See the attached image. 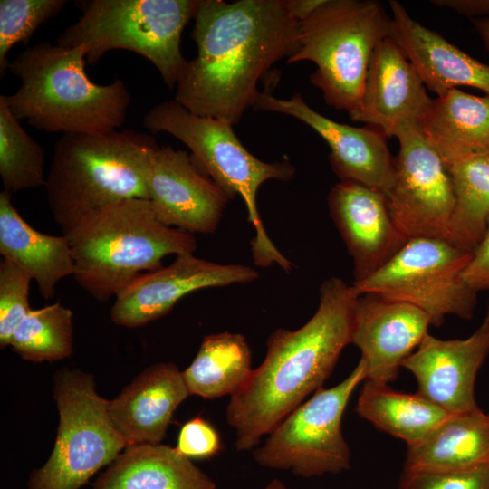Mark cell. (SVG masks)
<instances>
[{
    "label": "cell",
    "instance_id": "ba28073f",
    "mask_svg": "<svg viewBox=\"0 0 489 489\" xmlns=\"http://www.w3.org/2000/svg\"><path fill=\"white\" fill-rule=\"evenodd\" d=\"M75 5L82 14L61 34L59 45L82 46L90 64L111 50L134 52L157 68L169 89L177 86L187 63L181 34L197 0H84Z\"/></svg>",
    "mask_w": 489,
    "mask_h": 489
},
{
    "label": "cell",
    "instance_id": "4316f807",
    "mask_svg": "<svg viewBox=\"0 0 489 489\" xmlns=\"http://www.w3.org/2000/svg\"><path fill=\"white\" fill-rule=\"evenodd\" d=\"M251 364L245 338L225 331L205 337L183 377L190 395L209 399L233 396L248 380Z\"/></svg>",
    "mask_w": 489,
    "mask_h": 489
},
{
    "label": "cell",
    "instance_id": "44dd1931",
    "mask_svg": "<svg viewBox=\"0 0 489 489\" xmlns=\"http://www.w3.org/2000/svg\"><path fill=\"white\" fill-rule=\"evenodd\" d=\"M389 36L413 64L424 85L437 97L456 86L489 96V64L471 57L442 35L414 20L398 1H389Z\"/></svg>",
    "mask_w": 489,
    "mask_h": 489
},
{
    "label": "cell",
    "instance_id": "cb8c5ba5",
    "mask_svg": "<svg viewBox=\"0 0 489 489\" xmlns=\"http://www.w3.org/2000/svg\"><path fill=\"white\" fill-rule=\"evenodd\" d=\"M92 489H216L215 483L176 447H126Z\"/></svg>",
    "mask_w": 489,
    "mask_h": 489
},
{
    "label": "cell",
    "instance_id": "30bf717a",
    "mask_svg": "<svg viewBox=\"0 0 489 489\" xmlns=\"http://www.w3.org/2000/svg\"><path fill=\"white\" fill-rule=\"evenodd\" d=\"M471 255L446 240L409 238L388 263L352 288L358 295L374 293L414 305L434 326H441L447 315L470 320L477 292L463 272Z\"/></svg>",
    "mask_w": 489,
    "mask_h": 489
},
{
    "label": "cell",
    "instance_id": "5bb4252c",
    "mask_svg": "<svg viewBox=\"0 0 489 489\" xmlns=\"http://www.w3.org/2000/svg\"><path fill=\"white\" fill-rule=\"evenodd\" d=\"M250 266L221 264L194 254L177 255L168 266L143 273L116 297L111 321L136 328L166 315L184 296L197 290L250 283L257 279Z\"/></svg>",
    "mask_w": 489,
    "mask_h": 489
},
{
    "label": "cell",
    "instance_id": "603a6c76",
    "mask_svg": "<svg viewBox=\"0 0 489 489\" xmlns=\"http://www.w3.org/2000/svg\"><path fill=\"white\" fill-rule=\"evenodd\" d=\"M420 127L447 168L466 157L489 152V96L451 89L433 100Z\"/></svg>",
    "mask_w": 489,
    "mask_h": 489
},
{
    "label": "cell",
    "instance_id": "83f0119b",
    "mask_svg": "<svg viewBox=\"0 0 489 489\" xmlns=\"http://www.w3.org/2000/svg\"><path fill=\"white\" fill-rule=\"evenodd\" d=\"M448 169L455 197L451 243L472 253L486 231L489 217V152L462 158Z\"/></svg>",
    "mask_w": 489,
    "mask_h": 489
},
{
    "label": "cell",
    "instance_id": "5b68a950",
    "mask_svg": "<svg viewBox=\"0 0 489 489\" xmlns=\"http://www.w3.org/2000/svg\"><path fill=\"white\" fill-rule=\"evenodd\" d=\"M157 147L133 129L62 135L44 185L55 222L62 227L125 199L149 200L146 171Z\"/></svg>",
    "mask_w": 489,
    "mask_h": 489
},
{
    "label": "cell",
    "instance_id": "3957f363",
    "mask_svg": "<svg viewBox=\"0 0 489 489\" xmlns=\"http://www.w3.org/2000/svg\"><path fill=\"white\" fill-rule=\"evenodd\" d=\"M86 62L82 46L44 41L23 51L8 66L21 81L15 92L5 95L13 114L37 129L62 135L120 128L130 104L125 83L93 82Z\"/></svg>",
    "mask_w": 489,
    "mask_h": 489
},
{
    "label": "cell",
    "instance_id": "4fadbf2b",
    "mask_svg": "<svg viewBox=\"0 0 489 489\" xmlns=\"http://www.w3.org/2000/svg\"><path fill=\"white\" fill-rule=\"evenodd\" d=\"M146 187L157 218L190 234L215 232L231 199L191 155L171 146L151 153Z\"/></svg>",
    "mask_w": 489,
    "mask_h": 489
},
{
    "label": "cell",
    "instance_id": "4dcf8cb0",
    "mask_svg": "<svg viewBox=\"0 0 489 489\" xmlns=\"http://www.w3.org/2000/svg\"><path fill=\"white\" fill-rule=\"evenodd\" d=\"M66 0H1L0 1V76L8 71L7 55L19 43H26L34 32L56 16Z\"/></svg>",
    "mask_w": 489,
    "mask_h": 489
},
{
    "label": "cell",
    "instance_id": "7c38bea8",
    "mask_svg": "<svg viewBox=\"0 0 489 489\" xmlns=\"http://www.w3.org/2000/svg\"><path fill=\"white\" fill-rule=\"evenodd\" d=\"M396 137L399 152L394 158V184L386 197L395 224L408 239L428 237L451 243L455 197L447 166L420 125H406Z\"/></svg>",
    "mask_w": 489,
    "mask_h": 489
},
{
    "label": "cell",
    "instance_id": "f1b7e54d",
    "mask_svg": "<svg viewBox=\"0 0 489 489\" xmlns=\"http://www.w3.org/2000/svg\"><path fill=\"white\" fill-rule=\"evenodd\" d=\"M43 147L20 125L5 95H0V176L10 194L44 187Z\"/></svg>",
    "mask_w": 489,
    "mask_h": 489
},
{
    "label": "cell",
    "instance_id": "ac0fdd59",
    "mask_svg": "<svg viewBox=\"0 0 489 489\" xmlns=\"http://www.w3.org/2000/svg\"><path fill=\"white\" fill-rule=\"evenodd\" d=\"M328 205L353 261V283L377 272L408 240L395 224L386 196L376 189L340 181L331 187Z\"/></svg>",
    "mask_w": 489,
    "mask_h": 489
},
{
    "label": "cell",
    "instance_id": "8992f818",
    "mask_svg": "<svg viewBox=\"0 0 489 489\" xmlns=\"http://www.w3.org/2000/svg\"><path fill=\"white\" fill-rule=\"evenodd\" d=\"M391 17L373 0H324L299 21L287 63L316 65L311 82L326 103L350 117L360 108L366 76L378 43L389 36Z\"/></svg>",
    "mask_w": 489,
    "mask_h": 489
},
{
    "label": "cell",
    "instance_id": "d4e9b609",
    "mask_svg": "<svg viewBox=\"0 0 489 489\" xmlns=\"http://www.w3.org/2000/svg\"><path fill=\"white\" fill-rule=\"evenodd\" d=\"M489 462V413L479 408L448 416L408 446L403 471L439 472Z\"/></svg>",
    "mask_w": 489,
    "mask_h": 489
},
{
    "label": "cell",
    "instance_id": "52a82bcc",
    "mask_svg": "<svg viewBox=\"0 0 489 489\" xmlns=\"http://www.w3.org/2000/svg\"><path fill=\"white\" fill-rule=\"evenodd\" d=\"M143 124L153 133L167 132L181 140L197 165L230 198L239 195L244 199L248 220L255 230L251 247L256 265L276 264L284 271L292 269V263L268 237L256 205V195L264 182L293 177L295 168L290 162L260 160L241 143L232 123L192 113L176 100L154 105L144 116Z\"/></svg>",
    "mask_w": 489,
    "mask_h": 489
},
{
    "label": "cell",
    "instance_id": "6da1fadb",
    "mask_svg": "<svg viewBox=\"0 0 489 489\" xmlns=\"http://www.w3.org/2000/svg\"><path fill=\"white\" fill-rule=\"evenodd\" d=\"M175 100L190 112L236 124L253 107L258 81L292 53L299 24L290 0H197Z\"/></svg>",
    "mask_w": 489,
    "mask_h": 489
},
{
    "label": "cell",
    "instance_id": "1f68e13d",
    "mask_svg": "<svg viewBox=\"0 0 489 489\" xmlns=\"http://www.w3.org/2000/svg\"><path fill=\"white\" fill-rule=\"evenodd\" d=\"M32 278L13 263H0V346L5 348L11 338L32 310L29 286Z\"/></svg>",
    "mask_w": 489,
    "mask_h": 489
},
{
    "label": "cell",
    "instance_id": "836d02e7",
    "mask_svg": "<svg viewBox=\"0 0 489 489\" xmlns=\"http://www.w3.org/2000/svg\"><path fill=\"white\" fill-rule=\"evenodd\" d=\"M176 449L190 460L208 459L221 451L222 443L216 429L198 416L181 427Z\"/></svg>",
    "mask_w": 489,
    "mask_h": 489
},
{
    "label": "cell",
    "instance_id": "f546056e",
    "mask_svg": "<svg viewBox=\"0 0 489 489\" xmlns=\"http://www.w3.org/2000/svg\"><path fill=\"white\" fill-rule=\"evenodd\" d=\"M23 359L56 361L72 351V312L56 302L31 310L14 332L10 344Z\"/></svg>",
    "mask_w": 489,
    "mask_h": 489
},
{
    "label": "cell",
    "instance_id": "2e32d148",
    "mask_svg": "<svg viewBox=\"0 0 489 489\" xmlns=\"http://www.w3.org/2000/svg\"><path fill=\"white\" fill-rule=\"evenodd\" d=\"M429 325V316L414 305L374 293L359 295L350 343L361 352L366 379L385 385L395 380L402 361L417 348Z\"/></svg>",
    "mask_w": 489,
    "mask_h": 489
},
{
    "label": "cell",
    "instance_id": "d6986e66",
    "mask_svg": "<svg viewBox=\"0 0 489 489\" xmlns=\"http://www.w3.org/2000/svg\"><path fill=\"white\" fill-rule=\"evenodd\" d=\"M432 103L417 70L388 36L372 53L360 108L350 119L396 137L406 125H421Z\"/></svg>",
    "mask_w": 489,
    "mask_h": 489
},
{
    "label": "cell",
    "instance_id": "74e56055",
    "mask_svg": "<svg viewBox=\"0 0 489 489\" xmlns=\"http://www.w3.org/2000/svg\"><path fill=\"white\" fill-rule=\"evenodd\" d=\"M264 489H287L285 485L279 480H273Z\"/></svg>",
    "mask_w": 489,
    "mask_h": 489
},
{
    "label": "cell",
    "instance_id": "9c48e42d",
    "mask_svg": "<svg viewBox=\"0 0 489 489\" xmlns=\"http://www.w3.org/2000/svg\"><path fill=\"white\" fill-rule=\"evenodd\" d=\"M54 399L60 415L49 459L34 471L29 489H80L127 447L99 396L91 375L65 370L55 377Z\"/></svg>",
    "mask_w": 489,
    "mask_h": 489
},
{
    "label": "cell",
    "instance_id": "277c9868",
    "mask_svg": "<svg viewBox=\"0 0 489 489\" xmlns=\"http://www.w3.org/2000/svg\"><path fill=\"white\" fill-rule=\"evenodd\" d=\"M61 228L75 264V281L102 302L144 272L160 268L164 257L197 249L190 233L161 223L143 198L87 213Z\"/></svg>",
    "mask_w": 489,
    "mask_h": 489
},
{
    "label": "cell",
    "instance_id": "9a60e30c",
    "mask_svg": "<svg viewBox=\"0 0 489 489\" xmlns=\"http://www.w3.org/2000/svg\"><path fill=\"white\" fill-rule=\"evenodd\" d=\"M253 108L292 116L313 129L328 143L331 165L340 181L364 185L386 197L391 190L395 162L379 129L336 122L312 109L301 94L285 100L261 91Z\"/></svg>",
    "mask_w": 489,
    "mask_h": 489
},
{
    "label": "cell",
    "instance_id": "e0dca14e",
    "mask_svg": "<svg viewBox=\"0 0 489 489\" xmlns=\"http://www.w3.org/2000/svg\"><path fill=\"white\" fill-rule=\"evenodd\" d=\"M489 354V308L466 339L441 340L427 333L402 363L417 382V393L449 413L479 408L475 398L476 374Z\"/></svg>",
    "mask_w": 489,
    "mask_h": 489
},
{
    "label": "cell",
    "instance_id": "8fae6325",
    "mask_svg": "<svg viewBox=\"0 0 489 489\" xmlns=\"http://www.w3.org/2000/svg\"><path fill=\"white\" fill-rule=\"evenodd\" d=\"M366 378V365L360 359L340 383L315 391L254 450L255 462L304 478L349 470L350 453L342 435L341 419L351 394Z\"/></svg>",
    "mask_w": 489,
    "mask_h": 489
},
{
    "label": "cell",
    "instance_id": "d590c367",
    "mask_svg": "<svg viewBox=\"0 0 489 489\" xmlns=\"http://www.w3.org/2000/svg\"><path fill=\"white\" fill-rule=\"evenodd\" d=\"M433 5L450 8L467 17H489V0H434Z\"/></svg>",
    "mask_w": 489,
    "mask_h": 489
},
{
    "label": "cell",
    "instance_id": "ffe728a7",
    "mask_svg": "<svg viewBox=\"0 0 489 489\" xmlns=\"http://www.w3.org/2000/svg\"><path fill=\"white\" fill-rule=\"evenodd\" d=\"M190 395L176 365L146 369L109 401L110 417L127 447L160 444L177 408Z\"/></svg>",
    "mask_w": 489,
    "mask_h": 489
},
{
    "label": "cell",
    "instance_id": "484cf974",
    "mask_svg": "<svg viewBox=\"0 0 489 489\" xmlns=\"http://www.w3.org/2000/svg\"><path fill=\"white\" fill-rule=\"evenodd\" d=\"M357 414L377 428L412 446L426 437L449 413L417 392L396 391L366 379L360 393Z\"/></svg>",
    "mask_w": 489,
    "mask_h": 489
},
{
    "label": "cell",
    "instance_id": "d6a6232c",
    "mask_svg": "<svg viewBox=\"0 0 489 489\" xmlns=\"http://www.w3.org/2000/svg\"><path fill=\"white\" fill-rule=\"evenodd\" d=\"M399 489H489V462L450 471H403Z\"/></svg>",
    "mask_w": 489,
    "mask_h": 489
},
{
    "label": "cell",
    "instance_id": "7402d4cb",
    "mask_svg": "<svg viewBox=\"0 0 489 489\" xmlns=\"http://www.w3.org/2000/svg\"><path fill=\"white\" fill-rule=\"evenodd\" d=\"M0 192V254L34 280L45 300L55 295L57 283L73 275L75 264L64 235H50L32 227Z\"/></svg>",
    "mask_w": 489,
    "mask_h": 489
},
{
    "label": "cell",
    "instance_id": "8d00e7d4",
    "mask_svg": "<svg viewBox=\"0 0 489 489\" xmlns=\"http://www.w3.org/2000/svg\"><path fill=\"white\" fill-rule=\"evenodd\" d=\"M475 25L484 45L489 50V17L475 19Z\"/></svg>",
    "mask_w": 489,
    "mask_h": 489
},
{
    "label": "cell",
    "instance_id": "7a4b0ae2",
    "mask_svg": "<svg viewBox=\"0 0 489 489\" xmlns=\"http://www.w3.org/2000/svg\"><path fill=\"white\" fill-rule=\"evenodd\" d=\"M358 296L342 279L329 278L320 288L317 311L304 325L270 335L264 360L226 408L237 450L254 448L308 395L322 388L350 343Z\"/></svg>",
    "mask_w": 489,
    "mask_h": 489
},
{
    "label": "cell",
    "instance_id": "e575fe53",
    "mask_svg": "<svg viewBox=\"0 0 489 489\" xmlns=\"http://www.w3.org/2000/svg\"><path fill=\"white\" fill-rule=\"evenodd\" d=\"M463 278L476 292L489 290V217L486 231L472 252L471 258L463 272Z\"/></svg>",
    "mask_w": 489,
    "mask_h": 489
}]
</instances>
